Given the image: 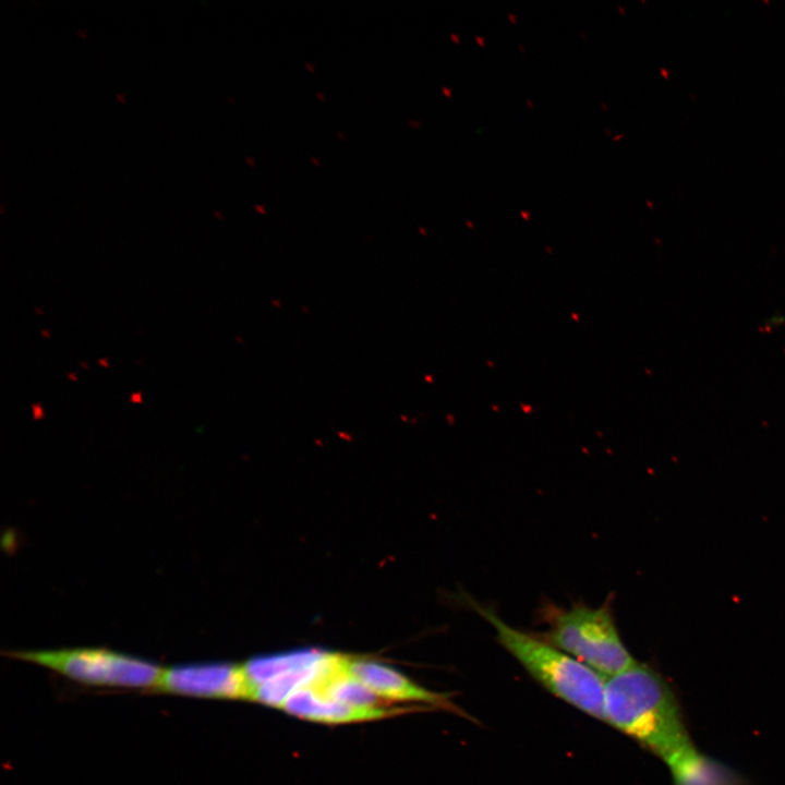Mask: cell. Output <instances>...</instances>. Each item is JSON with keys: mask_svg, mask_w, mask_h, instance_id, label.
<instances>
[{"mask_svg": "<svg viewBox=\"0 0 785 785\" xmlns=\"http://www.w3.org/2000/svg\"><path fill=\"white\" fill-rule=\"evenodd\" d=\"M604 709V722L665 763L693 748L669 685L645 664L605 678Z\"/></svg>", "mask_w": 785, "mask_h": 785, "instance_id": "obj_1", "label": "cell"}, {"mask_svg": "<svg viewBox=\"0 0 785 785\" xmlns=\"http://www.w3.org/2000/svg\"><path fill=\"white\" fill-rule=\"evenodd\" d=\"M488 621L500 645L542 687L555 697L600 721H605V677L544 639L514 628L492 608L470 600Z\"/></svg>", "mask_w": 785, "mask_h": 785, "instance_id": "obj_2", "label": "cell"}, {"mask_svg": "<svg viewBox=\"0 0 785 785\" xmlns=\"http://www.w3.org/2000/svg\"><path fill=\"white\" fill-rule=\"evenodd\" d=\"M607 678L636 664L607 605L554 611L543 638Z\"/></svg>", "mask_w": 785, "mask_h": 785, "instance_id": "obj_3", "label": "cell"}, {"mask_svg": "<svg viewBox=\"0 0 785 785\" xmlns=\"http://www.w3.org/2000/svg\"><path fill=\"white\" fill-rule=\"evenodd\" d=\"M8 654L86 686L155 689L162 673L154 662L106 648L27 650Z\"/></svg>", "mask_w": 785, "mask_h": 785, "instance_id": "obj_4", "label": "cell"}, {"mask_svg": "<svg viewBox=\"0 0 785 785\" xmlns=\"http://www.w3.org/2000/svg\"><path fill=\"white\" fill-rule=\"evenodd\" d=\"M158 692L204 699H249L243 667L227 662L177 664L162 669Z\"/></svg>", "mask_w": 785, "mask_h": 785, "instance_id": "obj_5", "label": "cell"}, {"mask_svg": "<svg viewBox=\"0 0 785 785\" xmlns=\"http://www.w3.org/2000/svg\"><path fill=\"white\" fill-rule=\"evenodd\" d=\"M290 715L325 724H343L372 721L410 711L407 708H359L331 700L315 687H306L293 693L281 706Z\"/></svg>", "mask_w": 785, "mask_h": 785, "instance_id": "obj_6", "label": "cell"}, {"mask_svg": "<svg viewBox=\"0 0 785 785\" xmlns=\"http://www.w3.org/2000/svg\"><path fill=\"white\" fill-rule=\"evenodd\" d=\"M347 671L383 700L420 702L443 708L450 704L444 695L427 690L381 663L347 659Z\"/></svg>", "mask_w": 785, "mask_h": 785, "instance_id": "obj_7", "label": "cell"}, {"mask_svg": "<svg viewBox=\"0 0 785 785\" xmlns=\"http://www.w3.org/2000/svg\"><path fill=\"white\" fill-rule=\"evenodd\" d=\"M329 654L316 649H305L251 659L242 665L249 685V697L253 688L285 674L314 666Z\"/></svg>", "mask_w": 785, "mask_h": 785, "instance_id": "obj_8", "label": "cell"}, {"mask_svg": "<svg viewBox=\"0 0 785 785\" xmlns=\"http://www.w3.org/2000/svg\"><path fill=\"white\" fill-rule=\"evenodd\" d=\"M347 659L333 675L313 687L327 698L352 706L377 708L388 705L382 698L349 674Z\"/></svg>", "mask_w": 785, "mask_h": 785, "instance_id": "obj_9", "label": "cell"}, {"mask_svg": "<svg viewBox=\"0 0 785 785\" xmlns=\"http://www.w3.org/2000/svg\"><path fill=\"white\" fill-rule=\"evenodd\" d=\"M783 323H784V317L782 315L777 314L776 317L774 315L771 316V318L768 321L766 325L769 327H771V326L777 327L780 324H783Z\"/></svg>", "mask_w": 785, "mask_h": 785, "instance_id": "obj_10", "label": "cell"}]
</instances>
